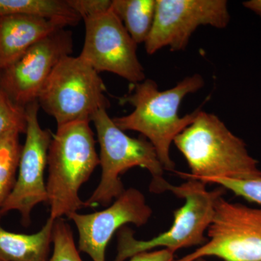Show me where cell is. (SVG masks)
<instances>
[{
    "instance_id": "cell-1",
    "label": "cell",
    "mask_w": 261,
    "mask_h": 261,
    "mask_svg": "<svg viewBox=\"0 0 261 261\" xmlns=\"http://www.w3.org/2000/svg\"><path fill=\"white\" fill-rule=\"evenodd\" d=\"M200 74L184 79L173 88L161 91L152 80L132 85L129 94L121 98L135 109L130 114L113 118L120 129L140 132L153 146L165 171L175 172L176 164L171 157V146L175 138L195 121L200 108L180 117L178 109L184 98L202 88Z\"/></svg>"
},
{
    "instance_id": "cell-2",
    "label": "cell",
    "mask_w": 261,
    "mask_h": 261,
    "mask_svg": "<svg viewBox=\"0 0 261 261\" xmlns=\"http://www.w3.org/2000/svg\"><path fill=\"white\" fill-rule=\"evenodd\" d=\"M186 159L190 173L187 178L211 184L228 178L261 177L258 161L249 153L246 144L233 135L219 117L200 111L195 121L173 141Z\"/></svg>"
},
{
    "instance_id": "cell-3",
    "label": "cell",
    "mask_w": 261,
    "mask_h": 261,
    "mask_svg": "<svg viewBox=\"0 0 261 261\" xmlns=\"http://www.w3.org/2000/svg\"><path fill=\"white\" fill-rule=\"evenodd\" d=\"M95 139L89 122L58 126L48 150V203L53 220L68 217L88 205L80 190L99 165Z\"/></svg>"
},
{
    "instance_id": "cell-4",
    "label": "cell",
    "mask_w": 261,
    "mask_h": 261,
    "mask_svg": "<svg viewBox=\"0 0 261 261\" xmlns=\"http://www.w3.org/2000/svg\"><path fill=\"white\" fill-rule=\"evenodd\" d=\"M100 147L99 166L102 175L96 190L86 203L107 207L124 192L120 176L128 169L141 167L152 176L149 191L155 194L167 192L171 184L164 177V168L153 146L147 139L133 138L115 124L107 110L102 109L92 117Z\"/></svg>"
},
{
    "instance_id": "cell-5",
    "label": "cell",
    "mask_w": 261,
    "mask_h": 261,
    "mask_svg": "<svg viewBox=\"0 0 261 261\" xmlns=\"http://www.w3.org/2000/svg\"><path fill=\"white\" fill-rule=\"evenodd\" d=\"M206 186L205 182L192 178H187L178 186L171 184L168 191L185 200L184 205L173 212L171 228L149 240H137L132 229L121 228L113 261H124L156 247H163L175 253L179 249L203 245L207 241L205 233L214 218L216 200L225 194L223 187L209 191Z\"/></svg>"
},
{
    "instance_id": "cell-6",
    "label": "cell",
    "mask_w": 261,
    "mask_h": 261,
    "mask_svg": "<svg viewBox=\"0 0 261 261\" xmlns=\"http://www.w3.org/2000/svg\"><path fill=\"white\" fill-rule=\"evenodd\" d=\"M99 73L80 56L65 57L57 65L38 97L39 107L53 116L58 126L92 121L109 100Z\"/></svg>"
},
{
    "instance_id": "cell-7",
    "label": "cell",
    "mask_w": 261,
    "mask_h": 261,
    "mask_svg": "<svg viewBox=\"0 0 261 261\" xmlns=\"http://www.w3.org/2000/svg\"><path fill=\"white\" fill-rule=\"evenodd\" d=\"M207 241L174 261L217 257L223 261H261V207H252L220 196L215 205Z\"/></svg>"
},
{
    "instance_id": "cell-8",
    "label": "cell",
    "mask_w": 261,
    "mask_h": 261,
    "mask_svg": "<svg viewBox=\"0 0 261 261\" xmlns=\"http://www.w3.org/2000/svg\"><path fill=\"white\" fill-rule=\"evenodd\" d=\"M229 21L226 0H157L153 24L145 42L146 51L152 55L166 47L184 50L200 25L224 29Z\"/></svg>"
},
{
    "instance_id": "cell-9",
    "label": "cell",
    "mask_w": 261,
    "mask_h": 261,
    "mask_svg": "<svg viewBox=\"0 0 261 261\" xmlns=\"http://www.w3.org/2000/svg\"><path fill=\"white\" fill-rule=\"evenodd\" d=\"M85 39L80 57L98 73L106 71L132 84L146 80L135 41L112 9L84 20Z\"/></svg>"
},
{
    "instance_id": "cell-10",
    "label": "cell",
    "mask_w": 261,
    "mask_h": 261,
    "mask_svg": "<svg viewBox=\"0 0 261 261\" xmlns=\"http://www.w3.org/2000/svg\"><path fill=\"white\" fill-rule=\"evenodd\" d=\"M73 47L71 32L58 29L0 70V86L15 104L27 107L37 101L51 72L62 59L71 56Z\"/></svg>"
},
{
    "instance_id": "cell-11",
    "label": "cell",
    "mask_w": 261,
    "mask_h": 261,
    "mask_svg": "<svg viewBox=\"0 0 261 261\" xmlns=\"http://www.w3.org/2000/svg\"><path fill=\"white\" fill-rule=\"evenodd\" d=\"M37 101L25 107L27 128L22 147L18 175L15 186L0 210V216L8 211H18L23 225L30 223L31 213L42 202H48L44 171L47 166L48 150L53 135L43 129L38 120Z\"/></svg>"
},
{
    "instance_id": "cell-12",
    "label": "cell",
    "mask_w": 261,
    "mask_h": 261,
    "mask_svg": "<svg viewBox=\"0 0 261 261\" xmlns=\"http://www.w3.org/2000/svg\"><path fill=\"white\" fill-rule=\"evenodd\" d=\"M152 214L143 193L129 188L105 210L89 214L74 213L68 218L78 230L79 250L93 261H106L108 244L117 230L128 224L144 226Z\"/></svg>"
},
{
    "instance_id": "cell-13",
    "label": "cell",
    "mask_w": 261,
    "mask_h": 261,
    "mask_svg": "<svg viewBox=\"0 0 261 261\" xmlns=\"http://www.w3.org/2000/svg\"><path fill=\"white\" fill-rule=\"evenodd\" d=\"M61 29L65 27L47 19L20 15L0 17V70L18 61L36 43Z\"/></svg>"
},
{
    "instance_id": "cell-14",
    "label": "cell",
    "mask_w": 261,
    "mask_h": 261,
    "mask_svg": "<svg viewBox=\"0 0 261 261\" xmlns=\"http://www.w3.org/2000/svg\"><path fill=\"white\" fill-rule=\"evenodd\" d=\"M55 220L50 217L40 231L23 234L6 231L0 225V261H48Z\"/></svg>"
},
{
    "instance_id": "cell-15",
    "label": "cell",
    "mask_w": 261,
    "mask_h": 261,
    "mask_svg": "<svg viewBox=\"0 0 261 261\" xmlns=\"http://www.w3.org/2000/svg\"><path fill=\"white\" fill-rule=\"evenodd\" d=\"M12 15L47 19L64 27L82 20L67 0H0V17Z\"/></svg>"
},
{
    "instance_id": "cell-16",
    "label": "cell",
    "mask_w": 261,
    "mask_h": 261,
    "mask_svg": "<svg viewBox=\"0 0 261 261\" xmlns=\"http://www.w3.org/2000/svg\"><path fill=\"white\" fill-rule=\"evenodd\" d=\"M157 0H113L112 10L137 44L146 42L153 24Z\"/></svg>"
},
{
    "instance_id": "cell-17",
    "label": "cell",
    "mask_w": 261,
    "mask_h": 261,
    "mask_svg": "<svg viewBox=\"0 0 261 261\" xmlns=\"http://www.w3.org/2000/svg\"><path fill=\"white\" fill-rule=\"evenodd\" d=\"M17 132L0 137V210L11 193L16 181L22 146Z\"/></svg>"
},
{
    "instance_id": "cell-18",
    "label": "cell",
    "mask_w": 261,
    "mask_h": 261,
    "mask_svg": "<svg viewBox=\"0 0 261 261\" xmlns=\"http://www.w3.org/2000/svg\"><path fill=\"white\" fill-rule=\"evenodd\" d=\"M53 244V255L48 261H83L75 246L71 228L63 219L55 220Z\"/></svg>"
},
{
    "instance_id": "cell-19",
    "label": "cell",
    "mask_w": 261,
    "mask_h": 261,
    "mask_svg": "<svg viewBox=\"0 0 261 261\" xmlns=\"http://www.w3.org/2000/svg\"><path fill=\"white\" fill-rule=\"evenodd\" d=\"M25 108L15 104L0 86V137L10 132H27Z\"/></svg>"
},
{
    "instance_id": "cell-20",
    "label": "cell",
    "mask_w": 261,
    "mask_h": 261,
    "mask_svg": "<svg viewBox=\"0 0 261 261\" xmlns=\"http://www.w3.org/2000/svg\"><path fill=\"white\" fill-rule=\"evenodd\" d=\"M211 184L219 185L235 195L261 205V177L249 180L219 178L214 180Z\"/></svg>"
},
{
    "instance_id": "cell-21",
    "label": "cell",
    "mask_w": 261,
    "mask_h": 261,
    "mask_svg": "<svg viewBox=\"0 0 261 261\" xmlns=\"http://www.w3.org/2000/svg\"><path fill=\"white\" fill-rule=\"evenodd\" d=\"M82 20L95 18L112 9L110 0H67Z\"/></svg>"
},
{
    "instance_id": "cell-22",
    "label": "cell",
    "mask_w": 261,
    "mask_h": 261,
    "mask_svg": "<svg viewBox=\"0 0 261 261\" xmlns=\"http://www.w3.org/2000/svg\"><path fill=\"white\" fill-rule=\"evenodd\" d=\"M128 261H174V253L167 249H161L140 252L130 257Z\"/></svg>"
},
{
    "instance_id": "cell-23",
    "label": "cell",
    "mask_w": 261,
    "mask_h": 261,
    "mask_svg": "<svg viewBox=\"0 0 261 261\" xmlns=\"http://www.w3.org/2000/svg\"><path fill=\"white\" fill-rule=\"evenodd\" d=\"M243 5L261 18V0H250L244 2Z\"/></svg>"
},
{
    "instance_id": "cell-24",
    "label": "cell",
    "mask_w": 261,
    "mask_h": 261,
    "mask_svg": "<svg viewBox=\"0 0 261 261\" xmlns=\"http://www.w3.org/2000/svg\"><path fill=\"white\" fill-rule=\"evenodd\" d=\"M193 261H207V260H206L204 258V257H200V258L196 259V260H193Z\"/></svg>"
}]
</instances>
